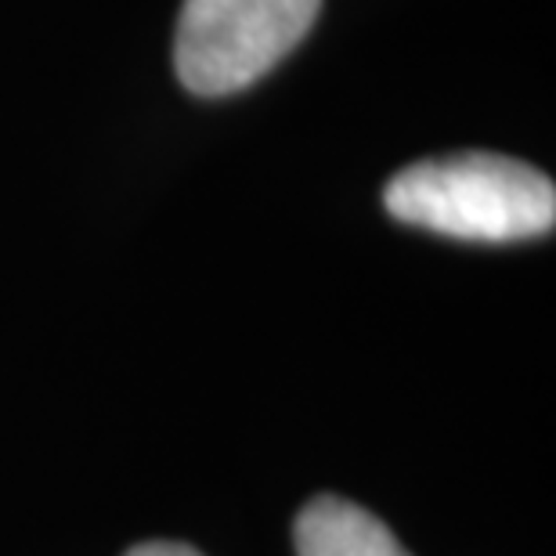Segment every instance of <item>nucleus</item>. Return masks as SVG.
Masks as SVG:
<instances>
[{
    "label": "nucleus",
    "instance_id": "obj_2",
    "mask_svg": "<svg viewBox=\"0 0 556 556\" xmlns=\"http://www.w3.org/2000/svg\"><path fill=\"white\" fill-rule=\"evenodd\" d=\"M321 11V0H185L174 70L199 98L239 94L264 80Z\"/></svg>",
    "mask_w": 556,
    "mask_h": 556
},
{
    "label": "nucleus",
    "instance_id": "obj_3",
    "mask_svg": "<svg viewBox=\"0 0 556 556\" xmlns=\"http://www.w3.org/2000/svg\"><path fill=\"white\" fill-rule=\"evenodd\" d=\"M296 556H413L380 517L340 495H318L293 525Z\"/></svg>",
    "mask_w": 556,
    "mask_h": 556
},
{
    "label": "nucleus",
    "instance_id": "obj_4",
    "mask_svg": "<svg viewBox=\"0 0 556 556\" xmlns=\"http://www.w3.org/2000/svg\"><path fill=\"white\" fill-rule=\"evenodd\" d=\"M127 556H203V553L181 546V542H144V546H135Z\"/></svg>",
    "mask_w": 556,
    "mask_h": 556
},
{
    "label": "nucleus",
    "instance_id": "obj_1",
    "mask_svg": "<svg viewBox=\"0 0 556 556\" xmlns=\"http://www.w3.org/2000/svg\"><path fill=\"white\" fill-rule=\"evenodd\" d=\"M387 214L444 239L525 242L556 225V185L531 163L498 152H452L397 170L383 188Z\"/></svg>",
    "mask_w": 556,
    "mask_h": 556
}]
</instances>
